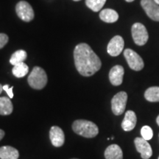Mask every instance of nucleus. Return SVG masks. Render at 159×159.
<instances>
[{
    "label": "nucleus",
    "mask_w": 159,
    "mask_h": 159,
    "mask_svg": "<svg viewBox=\"0 0 159 159\" xmlns=\"http://www.w3.org/2000/svg\"><path fill=\"white\" fill-rule=\"evenodd\" d=\"M74 59L77 71L84 77L92 76L102 66L99 57L89 45L85 43H79L75 47Z\"/></svg>",
    "instance_id": "f257e3e1"
},
{
    "label": "nucleus",
    "mask_w": 159,
    "mask_h": 159,
    "mask_svg": "<svg viewBox=\"0 0 159 159\" xmlns=\"http://www.w3.org/2000/svg\"><path fill=\"white\" fill-rule=\"evenodd\" d=\"M72 130L75 134L85 138H94L99 134L96 124L85 119H77L72 124Z\"/></svg>",
    "instance_id": "f03ea898"
},
{
    "label": "nucleus",
    "mask_w": 159,
    "mask_h": 159,
    "mask_svg": "<svg viewBox=\"0 0 159 159\" xmlns=\"http://www.w3.org/2000/svg\"><path fill=\"white\" fill-rule=\"evenodd\" d=\"M31 88L41 90L44 88L47 83V76L45 71L39 66H35L33 69L27 79Z\"/></svg>",
    "instance_id": "7ed1b4c3"
},
{
    "label": "nucleus",
    "mask_w": 159,
    "mask_h": 159,
    "mask_svg": "<svg viewBox=\"0 0 159 159\" xmlns=\"http://www.w3.org/2000/svg\"><path fill=\"white\" fill-rule=\"evenodd\" d=\"M132 37L136 44L143 46L148 42L149 35L148 30L144 25L141 23H135L131 28Z\"/></svg>",
    "instance_id": "20e7f679"
},
{
    "label": "nucleus",
    "mask_w": 159,
    "mask_h": 159,
    "mask_svg": "<svg viewBox=\"0 0 159 159\" xmlns=\"http://www.w3.org/2000/svg\"><path fill=\"white\" fill-rule=\"evenodd\" d=\"M128 94L125 91H120L117 93L111 100V109L113 113L116 116L122 114L126 108Z\"/></svg>",
    "instance_id": "39448f33"
},
{
    "label": "nucleus",
    "mask_w": 159,
    "mask_h": 159,
    "mask_svg": "<svg viewBox=\"0 0 159 159\" xmlns=\"http://www.w3.org/2000/svg\"><path fill=\"white\" fill-rule=\"evenodd\" d=\"M124 56L128 66L134 71H140L144 68V61L140 55L130 49H126L124 51Z\"/></svg>",
    "instance_id": "423d86ee"
},
{
    "label": "nucleus",
    "mask_w": 159,
    "mask_h": 159,
    "mask_svg": "<svg viewBox=\"0 0 159 159\" xmlns=\"http://www.w3.org/2000/svg\"><path fill=\"white\" fill-rule=\"evenodd\" d=\"M16 11L20 19L26 22H29L34 19V11L28 2L21 1L16 6Z\"/></svg>",
    "instance_id": "0eeeda50"
},
{
    "label": "nucleus",
    "mask_w": 159,
    "mask_h": 159,
    "mask_svg": "<svg viewBox=\"0 0 159 159\" xmlns=\"http://www.w3.org/2000/svg\"><path fill=\"white\" fill-rule=\"evenodd\" d=\"M141 5L151 19L159 21V5L154 0H142Z\"/></svg>",
    "instance_id": "6e6552de"
},
{
    "label": "nucleus",
    "mask_w": 159,
    "mask_h": 159,
    "mask_svg": "<svg viewBox=\"0 0 159 159\" xmlns=\"http://www.w3.org/2000/svg\"><path fill=\"white\" fill-rule=\"evenodd\" d=\"M125 42L122 37L120 35H116L108 43L107 51L111 56L116 57L121 54L123 49H124Z\"/></svg>",
    "instance_id": "1a4fd4ad"
},
{
    "label": "nucleus",
    "mask_w": 159,
    "mask_h": 159,
    "mask_svg": "<svg viewBox=\"0 0 159 159\" xmlns=\"http://www.w3.org/2000/svg\"><path fill=\"white\" fill-rule=\"evenodd\" d=\"M136 150L141 154L143 159H149L152 155V150L150 144L143 138L137 137L134 140Z\"/></svg>",
    "instance_id": "9d476101"
},
{
    "label": "nucleus",
    "mask_w": 159,
    "mask_h": 159,
    "mask_svg": "<svg viewBox=\"0 0 159 159\" xmlns=\"http://www.w3.org/2000/svg\"><path fill=\"white\" fill-rule=\"evenodd\" d=\"M49 139L53 146L55 148H60L64 144V133L58 126H52L49 130Z\"/></svg>",
    "instance_id": "9b49d317"
},
{
    "label": "nucleus",
    "mask_w": 159,
    "mask_h": 159,
    "mask_svg": "<svg viewBox=\"0 0 159 159\" xmlns=\"http://www.w3.org/2000/svg\"><path fill=\"white\" fill-rule=\"evenodd\" d=\"M124 68L120 65H116L113 67L109 72V80L113 85L118 86L122 83L124 76Z\"/></svg>",
    "instance_id": "f8f14e48"
},
{
    "label": "nucleus",
    "mask_w": 159,
    "mask_h": 159,
    "mask_svg": "<svg viewBox=\"0 0 159 159\" xmlns=\"http://www.w3.org/2000/svg\"><path fill=\"white\" fill-rule=\"evenodd\" d=\"M136 115L133 111H128L125 113V118L122 122V128L125 131L134 130L136 125Z\"/></svg>",
    "instance_id": "ddd939ff"
},
{
    "label": "nucleus",
    "mask_w": 159,
    "mask_h": 159,
    "mask_svg": "<svg viewBox=\"0 0 159 159\" xmlns=\"http://www.w3.org/2000/svg\"><path fill=\"white\" fill-rule=\"evenodd\" d=\"M105 159H123V152L117 144H111L105 151Z\"/></svg>",
    "instance_id": "4468645a"
},
{
    "label": "nucleus",
    "mask_w": 159,
    "mask_h": 159,
    "mask_svg": "<svg viewBox=\"0 0 159 159\" xmlns=\"http://www.w3.org/2000/svg\"><path fill=\"white\" fill-rule=\"evenodd\" d=\"M19 152L16 149L11 146L0 148V159H18Z\"/></svg>",
    "instance_id": "2eb2a0df"
},
{
    "label": "nucleus",
    "mask_w": 159,
    "mask_h": 159,
    "mask_svg": "<svg viewBox=\"0 0 159 159\" xmlns=\"http://www.w3.org/2000/svg\"><path fill=\"white\" fill-rule=\"evenodd\" d=\"M99 18L106 23H114L119 19V14L112 9H104L99 13Z\"/></svg>",
    "instance_id": "dca6fc26"
},
{
    "label": "nucleus",
    "mask_w": 159,
    "mask_h": 159,
    "mask_svg": "<svg viewBox=\"0 0 159 159\" xmlns=\"http://www.w3.org/2000/svg\"><path fill=\"white\" fill-rule=\"evenodd\" d=\"M13 110V105L11 99L8 97H0V115L7 116L12 114Z\"/></svg>",
    "instance_id": "f3484780"
},
{
    "label": "nucleus",
    "mask_w": 159,
    "mask_h": 159,
    "mask_svg": "<svg viewBox=\"0 0 159 159\" xmlns=\"http://www.w3.org/2000/svg\"><path fill=\"white\" fill-rule=\"evenodd\" d=\"M144 97L149 102H159V87H150V88L147 89L144 93Z\"/></svg>",
    "instance_id": "a211bd4d"
},
{
    "label": "nucleus",
    "mask_w": 159,
    "mask_h": 159,
    "mask_svg": "<svg viewBox=\"0 0 159 159\" xmlns=\"http://www.w3.org/2000/svg\"><path fill=\"white\" fill-rule=\"evenodd\" d=\"M29 71V67L26 63L24 62L19 63V64L15 65L13 66V69H12V72L13 75L15 77H18V78H21V77H24L27 75Z\"/></svg>",
    "instance_id": "6ab92c4d"
},
{
    "label": "nucleus",
    "mask_w": 159,
    "mask_h": 159,
    "mask_svg": "<svg viewBox=\"0 0 159 159\" xmlns=\"http://www.w3.org/2000/svg\"><path fill=\"white\" fill-rule=\"evenodd\" d=\"M27 57V52L23 49H19V50L16 51L13 55H11V59H10V63L11 64L15 66L19 63H21L25 61Z\"/></svg>",
    "instance_id": "aec40b11"
},
{
    "label": "nucleus",
    "mask_w": 159,
    "mask_h": 159,
    "mask_svg": "<svg viewBox=\"0 0 159 159\" xmlns=\"http://www.w3.org/2000/svg\"><path fill=\"white\" fill-rule=\"evenodd\" d=\"M106 0H85V5L94 12H98L102 8Z\"/></svg>",
    "instance_id": "412c9836"
},
{
    "label": "nucleus",
    "mask_w": 159,
    "mask_h": 159,
    "mask_svg": "<svg viewBox=\"0 0 159 159\" xmlns=\"http://www.w3.org/2000/svg\"><path fill=\"white\" fill-rule=\"evenodd\" d=\"M141 134H142V138L145 140L149 141L153 136V131L150 126H144L142 127V130H141Z\"/></svg>",
    "instance_id": "4be33fe9"
},
{
    "label": "nucleus",
    "mask_w": 159,
    "mask_h": 159,
    "mask_svg": "<svg viewBox=\"0 0 159 159\" xmlns=\"http://www.w3.org/2000/svg\"><path fill=\"white\" fill-rule=\"evenodd\" d=\"M8 36L5 33H0V49L3 48L8 42Z\"/></svg>",
    "instance_id": "5701e85b"
},
{
    "label": "nucleus",
    "mask_w": 159,
    "mask_h": 159,
    "mask_svg": "<svg viewBox=\"0 0 159 159\" xmlns=\"http://www.w3.org/2000/svg\"><path fill=\"white\" fill-rule=\"evenodd\" d=\"M3 90L6 91V93H7V94L8 95L10 99L13 98V86L10 87L9 85H7V84L5 85H3Z\"/></svg>",
    "instance_id": "b1692460"
},
{
    "label": "nucleus",
    "mask_w": 159,
    "mask_h": 159,
    "mask_svg": "<svg viewBox=\"0 0 159 159\" xmlns=\"http://www.w3.org/2000/svg\"><path fill=\"white\" fill-rule=\"evenodd\" d=\"M4 136H5V132H4L3 130L0 129V141L4 138Z\"/></svg>",
    "instance_id": "393cba45"
},
{
    "label": "nucleus",
    "mask_w": 159,
    "mask_h": 159,
    "mask_svg": "<svg viewBox=\"0 0 159 159\" xmlns=\"http://www.w3.org/2000/svg\"><path fill=\"white\" fill-rule=\"evenodd\" d=\"M2 91H3V86L1 84H0V94L2 92Z\"/></svg>",
    "instance_id": "a878e982"
},
{
    "label": "nucleus",
    "mask_w": 159,
    "mask_h": 159,
    "mask_svg": "<svg viewBox=\"0 0 159 159\" xmlns=\"http://www.w3.org/2000/svg\"><path fill=\"white\" fill-rule=\"evenodd\" d=\"M156 122H157V124H158V126H159V115H158V117H157V119H156Z\"/></svg>",
    "instance_id": "bb28decb"
},
{
    "label": "nucleus",
    "mask_w": 159,
    "mask_h": 159,
    "mask_svg": "<svg viewBox=\"0 0 159 159\" xmlns=\"http://www.w3.org/2000/svg\"><path fill=\"white\" fill-rule=\"evenodd\" d=\"M126 2H134V0H125Z\"/></svg>",
    "instance_id": "cd10ccee"
},
{
    "label": "nucleus",
    "mask_w": 159,
    "mask_h": 159,
    "mask_svg": "<svg viewBox=\"0 0 159 159\" xmlns=\"http://www.w3.org/2000/svg\"><path fill=\"white\" fill-rule=\"evenodd\" d=\"M155 2H156L158 4V5H159V0H154Z\"/></svg>",
    "instance_id": "c85d7f7f"
},
{
    "label": "nucleus",
    "mask_w": 159,
    "mask_h": 159,
    "mask_svg": "<svg viewBox=\"0 0 159 159\" xmlns=\"http://www.w3.org/2000/svg\"><path fill=\"white\" fill-rule=\"evenodd\" d=\"M73 1H75V2H77V1H80V0H73Z\"/></svg>",
    "instance_id": "c756f323"
},
{
    "label": "nucleus",
    "mask_w": 159,
    "mask_h": 159,
    "mask_svg": "<svg viewBox=\"0 0 159 159\" xmlns=\"http://www.w3.org/2000/svg\"><path fill=\"white\" fill-rule=\"evenodd\" d=\"M71 159H77V158H71Z\"/></svg>",
    "instance_id": "7c9ffc66"
},
{
    "label": "nucleus",
    "mask_w": 159,
    "mask_h": 159,
    "mask_svg": "<svg viewBox=\"0 0 159 159\" xmlns=\"http://www.w3.org/2000/svg\"><path fill=\"white\" fill-rule=\"evenodd\" d=\"M158 159H159V157H158Z\"/></svg>",
    "instance_id": "2f4dec72"
}]
</instances>
